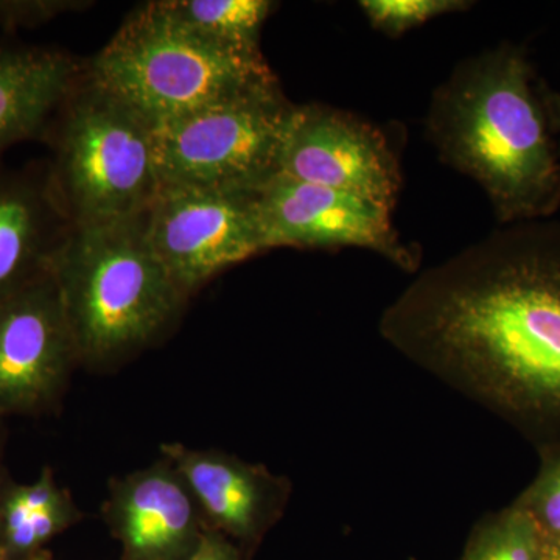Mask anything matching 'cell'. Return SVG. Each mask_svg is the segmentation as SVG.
<instances>
[{
	"label": "cell",
	"mask_w": 560,
	"mask_h": 560,
	"mask_svg": "<svg viewBox=\"0 0 560 560\" xmlns=\"http://www.w3.org/2000/svg\"><path fill=\"white\" fill-rule=\"evenodd\" d=\"M378 330L537 453L560 444L559 220L503 224L418 272Z\"/></svg>",
	"instance_id": "1"
},
{
	"label": "cell",
	"mask_w": 560,
	"mask_h": 560,
	"mask_svg": "<svg viewBox=\"0 0 560 560\" xmlns=\"http://www.w3.org/2000/svg\"><path fill=\"white\" fill-rule=\"evenodd\" d=\"M525 49L467 58L433 94L427 136L441 161L480 184L501 224L560 209V151Z\"/></svg>",
	"instance_id": "2"
},
{
	"label": "cell",
	"mask_w": 560,
	"mask_h": 560,
	"mask_svg": "<svg viewBox=\"0 0 560 560\" xmlns=\"http://www.w3.org/2000/svg\"><path fill=\"white\" fill-rule=\"evenodd\" d=\"M49 272L77 357L94 366L156 341L189 300L150 248L142 213L114 223L70 226Z\"/></svg>",
	"instance_id": "3"
},
{
	"label": "cell",
	"mask_w": 560,
	"mask_h": 560,
	"mask_svg": "<svg viewBox=\"0 0 560 560\" xmlns=\"http://www.w3.org/2000/svg\"><path fill=\"white\" fill-rule=\"evenodd\" d=\"M86 75L153 127L279 86L261 50L232 49L202 38L165 16L154 2L132 11Z\"/></svg>",
	"instance_id": "4"
},
{
	"label": "cell",
	"mask_w": 560,
	"mask_h": 560,
	"mask_svg": "<svg viewBox=\"0 0 560 560\" xmlns=\"http://www.w3.org/2000/svg\"><path fill=\"white\" fill-rule=\"evenodd\" d=\"M49 180L70 226L135 219L161 189L153 125L88 75L62 103Z\"/></svg>",
	"instance_id": "5"
},
{
	"label": "cell",
	"mask_w": 560,
	"mask_h": 560,
	"mask_svg": "<svg viewBox=\"0 0 560 560\" xmlns=\"http://www.w3.org/2000/svg\"><path fill=\"white\" fill-rule=\"evenodd\" d=\"M293 106L278 86L154 125L161 186L259 191L279 175Z\"/></svg>",
	"instance_id": "6"
},
{
	"label": "cell",
	"mask_w": 560,
	"mask_h": 560,
	"mask_svg": "<svg viewBox=\"0 0 560 560\" xmlns=\"http://www.w3.org/2000/svg\"><path fill=\"white\" fill-rule=\"evenodd\" d=\"M142 223L154 256L187 296L221 271L268 250L257 191L161 186Z\"/></svg>",
	"instance_id": "7"
},
{
	"label": "cell",
	"mask_w": 560,
	"mask_h": 560,
	"mask_svg": "<svg viewBox=\"0 0 560 560\" xmlns=\"http://www.w3.org/2000/svg\"><path fill=\"white\" fill-rule=\"evenodd\" d=\"M279 175L348 191L393 210L401 175L396 154L374 125L327 105H294L282 147Z\"/></svg>",
	"instance_id": "8"
},
{
	"label": "cell",
	"mask_w": 560,
	"mask_h": 560,
	"mask_svg": "<svg viewBox=\"0 0 560 560\" xmlns=\"http://www.w3.org/2000/svg\"><path fill=\"white\" fill-rule=\"evenodd\" d=\"M257 208L267 249L353 246L418 271V250L401 242L390 209L378 202L278 175L257 191Z\"/></svg>",
	"instance_id": "9"
},
{
	"label": "cell",
	"mask_w": 560,
	"mask_h": 560,
	"mask_svg": "<svg viewBox=\"0 0 560 560\" xmlns=\"http://www.w3.org/2000/svg\"><path fill=\"white\" fill-rule=\"evenodd\" d=\"M79 361L50 272L0 301V416L38 410Z\"/></svg>",
	"instance_id": "10"
},
{
	"label": "cell",
	"mask_w": 560,
	"mask_h": 560,
	"mask_svg": "<svg viewBox=\"0 0 560 560\" xmlns=\"http://www.w3.org/2000/svg\"><path fill=\"white\" fill-rule=\"evenodd\" d=\"M161 452L189 486L205 518L237 539L260 536L289 503L290 481L261 464L180 444L161 445Z\"/></svg>",
	"instance_id": "11"
},
{
	"label": "cell",
	"mask_w": 560,
	"mask_h": 560,
	"mask_svg": "<svg viewBox=\"0 0 560 560\" xmlns=\"http://www.w3.org/2000/svg\"><path fill=\"white\" fill-rule=\"evenodd\" d=\"M105 511L136 559L172 558L205 536L200 533L201 508L165 458L114 480Z\"/></svg>",
	"instance_id": "12"
},
{
	"label": "cell",
	"mask_w": 560,
	"mask_h": 560,
	"mask_svg": "<svg viewBox=\"0 0 560 560\" xmlns=\"http://www.w3.org/2000/svg\"><path fill=\"white\" fill-rule=\"evenodd\" d=\"M69 228L47 171L0 172V301L49 272Z\"/></svg>",
	"instance_id": "13"
},
{
	"label": "cell",
	"mask_w": 560,
	"mask_h": 560,
	"mask_svg": "<svg viewBox=\"0 0 560 560\" xmlns=\"http://www.w3.org/2000/svg\"><path fill=\"white\" fill-rule=\"evenodd\" d=\"M81 75L61 51L0 49V151L46 131Z\"/></svg>",
	"instance_id": "14"
},
{
	"label": "cell",
	"mask_w": 560,
	"mask_h": 560,
	"mask_svg": "<svg viewBox=\"0 0 560 560\" xmlns=\"http://www.w3.org/2000/svg\"><path fill=\"white\" fill-rule=\"evenodd\" d=\"M154 3L187 31L241 50H260L261 28L272 10L268 0H158Z\"/></svg>",
	"instance_id": "15"
},
{
	"label": "cell",
	"mask_w": 560,
	"mask_h": 560,
	"mask_svg": "<svg viewBox=\"0 0 560 560\" xmlns=\"http://www.w3.org/2000/svg\"><path fill=\"white\" fill-rule=\"evenodd\" d=\"M547 541L515 503L490 512L471 529L460 560H545Z\"/></svg>",
	"instance_id": "16"
},
{
	"label": "cell",
	"mask_w": 560,
	"mask_h": 560,
	"mask_svg": "<svg viewBox=\"0 0 560 560\" xmlns=\"http://www.w3.org/2000/svg\"><path fill=\"white\" fill-rule=\"evenodd\" d=\"M533 482L514 500L540 530L547 545H560V444L539 452Z\"/></svg>",
	"instance_id": "17"
},
{
	"label": "cell",
	"mask_w": 560,
	"mask_h": 560,
	"mask_svg": "<svg viewBox=\"0 0 560 560\" xmlns=\"http://www.w3.org/2000/svg\"><path fill=\"white\" fill-rule=\"evenodd\" d=\"M463 0H363L360 9L375 31L400 36L433 18L469 9Z\"/></svg>",
	"instance_id": "18"
},
{
	"label": "cell",
	"mask_w": 560,
	"mask_h": 560,
	"mask_svg": "<svg viewBox=\"0 0 560 560\" xmlns=\"http://www.w3.org/2000/svg\"><path fill=\"white\" fill-rule=\"evenodd\" d=\"M77 518V508L70 497H66L47 510L28 515L16 528L2 534L7 550L10 552H31L44 541L60 533Z\"/></svg>",
	"instance_id": "19"
},
{
	"label": "cell",
	"mask_w": 560,
	"mask_h": 560,
	"mask_svg": "<svg viewBox=\"0 0 560 560\" xmlns=\"http://www.w3.org/2000/svg\"><path fill=\"white\" fill-rule=\"evenodd\" d=\"M68 495L69 493L58 488L50 470H44L39 480L33 485L14 486L3 495L0 533L16 528L28 515L54 506Z\"/></svg>",
	"instance_id": "20"
},
{
	"label": "cell",
	"mask_w": 560,
	"mask_h": 560,
	"mask_svg": "<svg viewBox=\"0 0 560 560\" xmlns=\"http://www.w3.org/2000/svg\"><path fill=\"white\" fill-rule=\"evenodd\" d=\"M91 5L92 2L84 0H0V27L5 31L38 27Z\"/></svg>",
	"instance_id": "21"
},
{
	"label": "cell",
	"mask_w": 560,
	"mask_h": 560,
	"mask_svg": "<svg viewBox=\"0 0 560 560\" xmlns=\"http://www.w3.org/2000/svg\"><path fill=\"white\" fill-rule=\"evenodd\" d=\"M186 560H237L231 548L220 537L205 534L200 544Z\"/></svg>",
	"instance_id": "22"
},
{
	"label": "cell",
	"mask_w": 560,
	"mask_h": 560,
	"mask_svg": "<svg viewBox=\"0 0 560 560\" xmlns=\"http://www.w3.org/2000/svg\"><path fill=\"white\" fill-rule=\"evenodd\" d=\"M541 94H544L545 106H547L552 131H555L560 151V92L550 90V88L544 83L541 84Z\"/></svg>",
	"instance_id": "23"
},
{
	"label": "cell",
	"mask_w": 560,
	"mask_h": 560,
	"mask_svg": "<svg viewBox=\"0 0 560 560\" xmlns=\"http://www.w3.org/2000/svg\"><path fill=\"white\" fill-rule=\"evenodd\" d=\"M545 560H560V545H547Z\"/></svg>",
	"instance_id": "24"
},
{
	"label": "cell",
	"mask_w": 560,
	"mask_h": 560,
	"mask_svg": "<svg viewBox=\"0 0 560 560\" xmlns=\"http://www.w3.org/2000/svg\"><path fill=\"white\" fill-rule=\"evenodd\" d=\"M25 560H50L49 556L46 555H33L31 558H27Z\"/></svg>",
	"instance_id": "25"
},
{
	"label": "cell",
	"mask_w": 560,
	"mask_h": 560,
	"mask_svg": "<svg viewBox=\"0 0 560 560\" xmlns=\"http://www.w3.org/2000/svg\"><path fill=\"white\" fill-rule=\"evenodd\" d=\"M2 500L3 495H0V528H2Z\"/></svg>",
	"instance_id": "26"
}]
</instances>
